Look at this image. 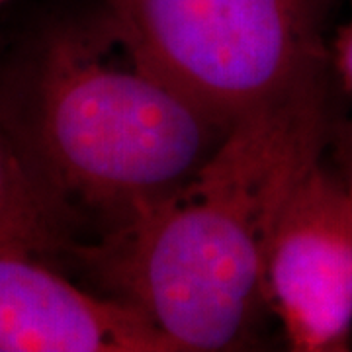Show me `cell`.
<instances>
[{
  "label": "cell",
  "instance_id": "cell-6",
  "mask_svg": "<svg viewBox=\"0 0 352 352\" xmlns=\"http://www.w3.org/2000/svg\"><path fill=\"white\" fill-rule=\"evenodd\" d=\"M75 219L39 173L0 98V251L45 263L75 254Z\"/></svg>",
  "mask_w": 352,
  "mask_h": 352
},
{
  "label": "cell",
  "instance_id": "cell-8",
  "mask_svg": "<svg viewBox=\"0 0 352 352\" xmlns=\"http://www.w3.org/2000/svg\"><path fill=\"white\" fill-rule=\"evenodd\" d=\"M342 186L346 190V196H349V200H351L352 206V161H351V168H349V176H346V180L342 182Z\"/></svg>",
  "mask_w": 352,
  "mask_h": 352
},
{
  "label": "cell",
  "instance_id": "cell-2",
  "mask_svg": "<svg viewBox=\"0 0 352 352\" xmlns=\"http://www.w3.org/2000/svg\"><path fill=\"white\" fill-rule=\"evenodd\" d=\"M0 98L71 214L87 208L110 227L186 182L233 126L147 69L104 20L39 34Z\"/></svg>",
  "mask_w": 352,
  "mask_h": 352
},
{
  "label": "cell",
  "instance_id": "cell-5",
  "mask_svg": "<svg viewBox=\"0 0 352 352\" xmlns=\"http://www.w3.org/2000/svg\"><path fill=\"white\" fill-rule=\"evenodd\" d=\"M0 352H178L131 305L0 251Z\"/></svg>",
  "mask_w": 352,
  "mask_h": 352
},
{
  "label": "cell",
  "instance_id": "cell-4",
  "mask_svg": "<svg viewBox=\"0 0 352 352\" xmlns=\"http://www.w3.org/2000/svg\"><path fill=\"white\" fill-rule=\"evenodd\" d=\"M264 300L289 351H351L352 206L321 157L278 212L264 263Z\"/></svg>",
  "mask_w": 352,
  "mask_h": 352
},
{
  "label": "cell",
  "instance_id": "cell-1",
  "mask_svg": "<svg viewBox=\"0 0 352 352\" xmlns=\"http://www.w3.org/2000/svg\"><path fill=\"white\" fill-rule=\"evenodd\" d=\"M323 76L241 116L170 194L75 256L178 352L251 342L266 309L264 263L278 212L321 157ZM268 311V309H266Z\"/></svg>",
  "mask_w": 352,
  "mask_h": 352
},
{
  "label": "cell",
  "instance_id": "cell-7",
  "mask_svg": "<svg viewBox=\"0 0 352 352\" xmlns=\"http://www.w3.org/2000/svg\"><path fill=\"white\" fill-rule=\"evenodd\" d=\"M333 65L340 82L352 94V6L349 20L340 25L333 43Z\"/></svg>",
  "mask_w": 352,
  "mask_h": 352
},
{
  "label": "cell",
  "instance_id": "cell-3",
  "mask_svg": "<svg viewBox=\"0 0 352 352\" xmlns=\"http://www.w3.org/2000/svg\"><path fill=\"white\" fill-rule=\"evenodd\" d=\"M333 0H102V20L155 75L233 124L323 76Z\"/></svg>",
  "mask_w": 352,
  "mask_h": 352
},
{
  "label": "cell",
  "instance_id": "cell-9",
  "mask_svg": "<svg viewBox=\"0 0 352 352\" xmlns=\"http://www.w3.org/2000/svg\"><path fill=\"white\" fill-rule=\"evenodd\" d=\"M6 2H8V0H0V6H2V4H6Z\"/></svg>",
  "mask_w": 352,
  "mask_h": 352
}]
</instances>
